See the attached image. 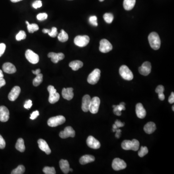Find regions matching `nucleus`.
<instances>
[{
  "instance_id": "obj_1",
  "label": "nucleus",
  "mask_w": 174,
  "mask_h": 174,
  "mask_svg": "<svg viewBox=\"0 0 174 174\" xmlns=\"http://www.w3.org/2000/svg\"><path fill=\"white\" fill-rule=\"evenodd\" d=\"M148 42L152 49L158 50L160 46V39L158 34L156 32L150 33L148 37Z\"/></svg>"
},
{
  "instance_id": "obj_2",
  "label": "nucleus",
  "mask_w": 174,
  "mask_h": 174,
  "mask_svg": "<svg viewBox=\"0 0 174 174\" xmlns=\"http://www.w3.org/2000/svg\"><path fill=\"white\" fill-rule=\"evenodd\" d=\"M139 141L136 139L132 140H124L121 143V147L123 149L126 150H132L137 151L139 148Z\"/></svg>"
},
{
  "instance_id": "obj_3",
  "label": "nucleus",
  "mask_w": 174,
  "mask_h": 174,
  "mask_svg": "<svg viewBox=\"0 0 174 174\" xmlns=\"http://www.w3.org/2000/svg\"><path fill=\"white\" fill-rule=\"evenodd\" d=\"M65 118L63 116L59 115L49 118L48 121V125L51 127L58 126L65 122Z\"/></svg>"
},
{
  "instance_id": "obj_4",
  "label": "nucleus",
  "mask_w": 174,
  "mask_h": 174,
  "mask_svg": "<svg viewBox=\"0 0 174 174\" xmlns=\"http://www.w3.org/2000/svg\"><path fill=\"white\" fill-rule=\"evenodd\" d=\"M48 90L49 93V101L50 104H55L58 102L60 99V94L57 92L56 89L54 86L50 85L48 87Z\"/></svg>"
},
{
  "instance_id": "obj_5",
  "label": "nucleus",
  "mask_w": 174,
  "mask_h": 174,
  "mask_svg": "<svg viewBox=\"0 0 174 174\" xmlns=\"http://www.w3.org/2000/svg\"><path fill=\"white\" fill-rule=\"evenodd\" d=\"M119 73L120 75L125 80L130 81L133 79V73L126 65H123L121 66L119 70Z\"/></svg>"
},
{
  "instance_id": "obj_6",
  "label": "nucleus",
  "mask_w": 174,
  "mask_h": 174,
  "mask_svg": "<svg viewBox=\"0 0 174 174\" xmlns=\"http://www.w3.org/2000/svg\"><path fill=\"white\" fill-rule=\"evenodd\" d=\"M101 75V71L99 69H94L89 75L87 79L89 83L92 85L96 84L99 80Z\"/></svg>"
},
{
  "instance_id": "obj_7",
  "label": "nucleus",
  "mask_w": 174,
  "mask_h": 174,
  "mask_svg": "<svg viewBox=\"0 0 174 174\" xmlns=\"http://www.w3.org/2000/svg\"><path fill=\"white\" fill-rule=\"evenodd\" d=\"M89 38L87 35H78L74 39V43L77 46L84 47L88 45L89 42Z\"/></svg>"
},
{
  "instance_id": "obj_8",
  "label": "nucleus",
  "mask_w": 174,
  "mask_h": 174,
  "mask_svg": "<svg viewBox=\"0 0 174 174\" xmlns=\"http://www.w3.org/2000/svg\"><path fill=\"white\" fill-rule=\"evenodd\" d=\"M100 100L98 97H94L91 99V104L89 105V111L92 114H96L99 109Z\"/></svg>"
},
{
  "instance_id": "obj_9",
  "label": "nucleus",
  "mask_w": 174,
  "mask_h": 174,
  "mask_svg": "<svg viewBox=\"0 0 174 174\" xmlns=\"http://www.w3.org/2000/svg\"><path fill=\"white\" fill-rule=\"evenodd\" d=\"M25 57L27 60L32 64H36L39 61V57L32 50L28 49L25 52Z\"/></svg>"
},
{
  "instance_id": "obj_10",
  "label": "nucleus",
  "mask_w": 174,
  "mask_h": 174,
  "mask_svg": "<svg viewBox=\"0 0 174 174\" xmlns=\"http://www.w3.org/2000/svg\"><path fill=\"white\" fill-rule=\"evenodd\" d=\"M112 166L114 170L119 171L126 168L127 164L123 160L117 158L113 160Z\"/></svg>"
},
{
  "instance_id": "obj_11",
  "label": "nucleus",
  "mask_w": 174,
  "mask_h": 174,
  "mask_svg": "<svg viewBox=\"0 0 174 174\" xmlns=\"http://www.w3.org/2000/svg\"><path fill=\"white\" fill-rule=\"evenodd\" d=\"M113 49V46L111 43H110L108 40H101L100 42L99 50L100 51L103 53H108L111 51Z\"/></svg>"
},
{
  "instance_id": "obj_12",
  "label": "nucleus",
  "mask_w": 174,
  "mask_h": 174,
  "mask_svg": "<svg viewBox=\"0 0 174 174\" xmlns=\"http://www.w3.org/2000/svg\"><path fill=\"white\" fill-rule=\"evenodd\" d=\"M76 135L75 130L71 126H67L65 128V130L60 132L59 136L60 137L63 139L68 138L69 137H73Z\"/></svg>"
},
{
  "instance_id": "obj_13",
  "label": "nucleus",
  "mask_w": 174,
  "mask_h": 174,
  "mask_svg": "<svg viewBox=\"0 0 174 174\" xmlns=\"http://www.w3.org/2000/svg\"><path fill=\"white\" fill-rule=\"evenodd\" d=\"M139 73L143 76H147L149 75L152 70V65L149 61H145L143 63L141 66L139 67Z\"/></svg>"
},
{
  "instance_id": "obj_14",
  "label": "nucleus",
  "mask_w": 174,
  "mask_h": 174,
  "mask_svg": "<svg viewBox=\"0 0 174 174\" xmlns=\"http://www.w3.org/2000/svg\"><path fill=\"white\" fill-rule=\"evenodd\" d=\"M87 144L88 147L93 149H98L101 147V144L93 136H89L87 139Z\"/></svg>"
},
{
  "instance_id": "obj_15",
  "label": "nucleus",
  "mask_w": 174,
  "mask_h": 174,
  "mask_svg": "<svg viewBox=\"0 0 174 174\" xmlns=\"http://www.w3.org/2000/svg\"><path fill=\"white\" fill-rule=\"evenodd\" d=\"M9 119V111L6 106H0V121L6 122Z\"/></svg>"
},
{
  "instance_id": "obj_16",
  "label": "nucleus",
  "mask_w": 174,
  "mask_h": 174,
  "mask_svg": "<svg viewBox=\"0 0 174 174\" xmlns=\"http://www.w3.org/2000/svg\"><path fill=\"white\" fill-rule=\"evenodd\" d=\"M21 92L20 87L18 86H15L8 94V97L9 100L11 101H15L18 98Z\"/></svg>"
},
{
  "instance_id": "obj_17",
  "label": "nucleus",
  "mask_w": 174,
  "mask_h": 174,
  "mask_svg": "<svg viewBox=\"0 0 174 174\" xmlns=\"http://www.w3.org/2000/svg\"><path fill=\"white\" fill-rule=\"evenodd\" d=\"M49 58H51V61L53 63H58L59 61L65 58V55L62 53H56L54 52H50L48 54Z\"/></svg>"
},
{
  "instance_id": "obj_18",
  "label": "nucleus",
  "mask_w": 174,
  "mask_h": 174,
  "mask_svg": "<svg viewBox=\"0 0 174 174\" xmlns=\"http://www.w3.org/2000/svg\"><path fill=\"white\" fill-rule=\"evenodd\" d=\"M91 97L89 95L86 94L83 96L82 102V109L84 112H87L89 111V105L91 104Z\"/></svg>"
},
{
  "instance_id": "obj_19",
  "label": "nucleus",
  "mask_w": 174,
  "mask_h": 174,
  "mask_svg": "<svg viewBox=\"0 0 174 174\" xmlns=\"http://www.w3.org/2000/svg\"><path fill=\"white\" fill-rule=\"evenodd\" d=\"M38 144L39 148L43 152H44L48 155L50 154L51 149L45 140L42 139H39L38 140Z\"/></svg>"
},
{
  "instance_id": "obj_20",
  "label": "nucleus",
  "mask_w": 174,
  "mask_h": 174,
  "mask_svg": "<svg viewBox=\"0 0 174 174\" xmlns=\"http://www.w3.org/2000/svg\"><path fill=\"white\" fill-rule=\"evenodd\" d=\"M136 114L139 119H144L146 116V111L141 103H138L136 105Z\"/></svg>"
},
{
  "instance_id": "obj_21",
  "label": "nucleus",
  "mask_w": 174,
  "mask_h": 174,
  "mask_svg": "<svg viewBox=\"0 0 174 174\" xmlns=\"http://www.w3.org/2000/svg\"><path fill=\"white\" fill-rule=\"evenodd\" d=\"M2 70L6 73H14L17 71L16 67L10 62H6L2 65Z\"/></svg>"
},
{
  "instance_id": "obj_22",
  "label": "nucleus",
  "mask_w": 174,
  "mask_h": 174,
  "mask_svg": "<svg viewBox=\"0 0 174 174\" xmlns=\"http://www.w3.org/2000/svg\"><path fill=\"white\" fill-rule=\"evenodd\" d=\"M73 89L72 88H63L62 91V96L63 98L67 100H71L73 98Z\"/></svg>"
},
{
  "instance_id": "obj_23",
  "label": "nucleus",
  "mask_w": 174,
  "mask_h": 174,
  "mask_svg": "<svg viewBox=\"0 0 174 174\" xmlns=\"http://www.w3.org/2000/svg\"><path fill=\"white\" fill-rule=\"evenodd\" d=\"M60 168L64 174H68L69 172L70 166L68 160H61L59 162Z\"/></svg>"
},
{
  "instance_id": "obj_24",
  "label": "nucleus",
  "mask_w": 174,
  "mask_h": 174,
  "mask_svg": "<svg viewBox=\"0 0 174 174\" xmlns=\"http://www.w3.org/2000/svg\"><path fill=\"white\" fill-rule=\"evenodd\" d=\"M95 160V157L93 155H85L82 156L79 160V163L82 165L92 163Z\"/></svg>"
},
{
  "instance_id": "obj_25",
  "label": "nucleus",
  "mask_w": 174,
  "mask_h": 174,
  "mask_svg": "<svg viewBox=\"0 0 174 174\" xmlns=\"http://www.w3.org/2000/svg\"><path fill=\"white\" fill-rule=\"evenodd\" d=\"M156 129V125L153 122H148L144 127V131L148 134H151L155 131Z\"/></svg>"
},
{
  "instance_id": "obj_26",
  "label": "nucleus",
  "mask_w": 174,
  "mask_h": 174,
  "mask_svg": "<svg viewBox=\"0 0 174 174\" xmlns=\"http://www.w3.org/2000/svg\"><path fill=\"white\" fill-rule=\"evenodd\" d=\"M136 0H124L123 7L126 10H131L135 6Z\"/></svg>"
},
{
  "instance_id": "obj_27",
  "label": "nucleus",
  "mask_w": 174,
  "mask_h": 174,
  "mask_svg": "<svg viewBox=\"0 0 174 174\" xmlns=\"http://www.w3.org/2000/svg\"><path fill=\"white\" fill-rule=\"evenodd\" d=\"M83 66V63L80 61L76 60L74 61H71L69 63V66L73 71H77L80 68H82Z\"/></svg>"
},
{
  "instance_id": "obj_28",
  "label": "nucleus",
  "mask_w": 174,
  "mask_h": 174,
  "mask_svg": "<svg viewBox=\"0 0 174 174\" xmlns=\"http://www.w3.org/2000/svg\"><path fill=\"white\" fill-rule=\"evenodd\" d=\"M16 148L21 152H23L25 150V146L24 145V140L22 138L18 139L16 143Z\"/></svg>"
},
{
  "instance_id": "obj_29",
  "label": "nucleus",
  "mask_w": 174,
  "mask_h": 174,
  "mask_svg": "<svg viewBox=\"0 0 174 174\" xmlns=\"http://www.w3.org/2000/svg\"><path fill=\"white\" fill-rule=\"evenodd\" d=\"M164 88L163 85H159L155 89V92L158 94L159 99L160 101H163L165 99V96L164 94Z\"/></svg>"
},
{
  "instance_id": "obj_30",
  "label": "nucleus",
  "mask_w": 174,
  "mask_h": 174,
  "mask_svg": "<svg viewBox=\"0 0 174 174\" xmlns=\"http://www.w3.org/2000/svg\"><path fill=\"white\" fill-rule=\"evenodd\" d=\"M68 34L63 30H61V33L58 35V39L61 42H66L68 40Z\"/></svg>"
},
{
  "instance_id": "obj_31",
  "label": "nucleus",
  "mask_w": 174,
  "mask_h": 174,
  "mask_svg": "<svg viewBox=\"0 0 174 174\" xmlns=\"http://www.w3.org/2000/svg\"><path fill=\"white\" fill-rule=\"evenodd\" d=\"M26 23L27 25V29L30 33H34V32L38 31L39 30V27L38 24H30L28 21H26Z\"/></svg>"
},
{
  "instance_id": "obj_32",
  "label": "nucleus",
  "mask_w": 174,
  "mask_h": 174,
  "mask_svg": "<svg viewBox=\"0 0 174 174\" xmlns=\"http://www.w3.org/2000/svg\"><path fill=\"white\" fill-rule=\"evenodd\" d=\"M43 76L42 73H39L38 75H36V77L33 80V85L34 86L37 87L41 84L43 81Z\"/></svg>"
},
{
  "instance_id": "obj_33",
  "label": "nucleus",
  "mask_w": 174,
  "mask_h": 174,
  "mask_svg": "<svg viewBox=\"0 0 174 174\" xmlns=\"http://www.w3.org/2000/svg\"><path fill=\"white\" fill-rule=\"evenodd\" d=\"M25 168L23 165H19L12 171V174H22L25 172Z\"/></svg>"
},
{
  "instance_id": "obj_34",
  "label": "nucleus",
  "mask_w": 174,
  "mask_h": 174,
  "mask_svg": "<svg viewBox=\"0 0 174 174\" xmlns=\"http://www.w3.org/2000/svg\"><path fill=\"white\" fill-rule=\"evenodd\" d=\"M104 19L108 24H110L114 19V16L111 13H105L103 16Z\"/></svg>"
},
{
  "instance_id": "obj_35",
  "label": "nucleus",
  "mask_w": 174,
  "mask_h": 174,
  "mask_svg": "<svg viewBox=\"0 0 174 174\" xmlns=\"http://www.w3.org/2000/svg\"><path fill=\"white\" fill-rule=\"evenodd\" d=\"M43 171L45 174H55L56 171L54 167H45L43 169Z\"/></svg>"
},
{
  "instance_id": "obj_36",
  "label": "nucleus",
  "mask_w": 174,
  "mask_h": 174,
  "mask_svg": "<svg viewBox=\"0 0 174 174\" xmlns=\"http://www.w3.org/2000/svg\"><path fill=\"white\" fill-rule=\"evenodd\" d=\"M26 34L24 31H20L16 36V39L17 41H21L22 40H24L26 39Z\"/></svg>"
},
{
  "instance_id": "obj_37",
  "label": "nucleus",
  "mask_w": 174,
  "mask_h": 174,
  "mask_svg": "<svg viewBox=\"0 0 174 174\" xmlns=\"http://www.w3.org/2000/svg\"><path fill=\"white\" fill-rule=\"evenodd\" d=\"M148 148L147 147H141L138 152V155L140 157H144L148 153Z\"/></svg>"
},
{
  "instance_id": "obj_38",
  "label": "nucleus",
  "mask_w": 174,
  "mask_h": 174,
  "mask_svg": "<svg viewBox=\"0 0 174 174\" xmlns=\"http://www.w3.org/2000/svg\"><path fill=\"white\" fill-rule=\"evenodd\" d=\"M89 22L92 25L94 26H97V18L95 16L90 17L89 18Z\"/></svg>"
},
{
  "instance_id": "obj_39",
  "label": "nucleus",
  "mask_w": 174,
  "mask_h": 174,
  "mask_svg": "<svg viewBox=\"0 0 174 174\" xmlns=\"http://www.w3.org/2000/svg\"><path fill=\"white\" fill-rule=\"evenodd\" d=\"M48 17V14L45 13H40L38 14L36 18L38 21H43L47 19Z\"/></svg>"
},
{
  "instance_id": "obj_40",
  "label": "nucleus",
  "mask_w": 174,
  "mask_h": 174,
  "mask_svg": "<svg viewBox=\"0 0 174 174\" xmlns=\"http://www.w3.org/2000/svg\"><path fill=\"white\" fill-rule=\"evenodd\" d=\"M48 34L51 38H55L56 36H57V35L58 34V31H57V28L52 27Z\"/></svg>"
},
{
  "instance_id": "obj_41",
  "label": "nucleus",
  "mask_w": 174,
  "mask_h": 174,
  "mask_svg": "<svg viewBox=\"0 0 174 174\" xmlns=\"http://www.w3.org/2000/svg\"><path fill=\"white\" fill-rule=\"evenodd\" d=\"M32 6L35 9L40 8V7H42V1H40V0H36V1L33 2V4H32Z\"/></svg>"
},
{
  "instance_id": "obj_42",
  "label": "nucleus",
  "mask_w": 174,
  "mask_h": 174,
  "mask_svg": "<svg viewBox=\"0 0 174 174\" xmlns=\"http://www.w3.org/2000/svg\"><path fill=\"white\" fill-rule=\"evenodd\" d=\"M6 143L5 139L0 135V149H4L6 147Z\"/></svg>"
},
{
  "instance_id": "obj_43",
  "label": "nucleus",
  "mask_w": 174,
  "mask_h": 174,
  "mask_svg": "<svg viewBox=\"0 0 174 174\" xmlns=\"http://www.w3.org/2000/svg\"><path fill=\"white\" fill-rule=\"evenodd\" d=\"M6 49V45L4 43L0 44V57L5 53Z\"/></svg>"
},
{
  "instance_id": "obj_44",
  "label": "nucleus",
  "mask_w": 174,
  "mask_h": 174,
  "mask_svg": "<svg viewBox=\"0 0 174 174\" xmlns=\"http://www.w3.org/2000/svg\"><path fill=\"white\" fill-rule=\"evenodd\" d=\"M32 105H33L32 101H31V100H28L25 102L24 107L25 109H31Z\"/></svg>"
},
{
  "instance_id": "obj_45",
  "label": "nucleus",
  "mask_w": 174,
  "mask_h": 174,
  "mask_svg": "<svg viewBox=\"0 0 174 174\" xmlns=\"http://www.w3.org/2000/svg\"><path fill=\"white\" fill-rule=\"evenodd\" d=\"M113 108H114L113 112H114L116 115L118 116H120L121 115V111L119 110L117 105H113Z\"/></svg>"
},
{
  "instance_id": "obj_46",
  "label": "nucleus",
  "mask_w": 174,
  "mask_h": 174,
  "mask_svg": "<svg viewBox=\"0 0 174 174\" xmlns=\"http://www.w3.org/2000/svg\"><path fill=\"white\" fill-rule=\"evenodd\" d=\"M39 115V112L38 110H36V111L33 112L32 114H31L30 119L31 120H34V119H36L38 116Z\"/></svg>"
},
{
  "instance_id": "obj_47",
  "label": "nucleus",
  "mask_w": 174,
  "mask_h": 174,
  "mask_svg": "<svg viewBox=\"0 0 174 174\" xmlns=\"http://www.w3.org/2000/svg\"><path fill=\"white\" fill-rule=\"evenodd\" d=\"M115 125L116 126L117 128H119L124 126H125V123H123V122L120 121L119 120H117L115 122Z\"/></svg>"
},
{
  "instance_id": "obj_48",
  "label": "nucleus",
  "mask_w": 174,
  "mask_h": 174,
  "mask_svg": "<svg viewBox=\"0 0 174 174\" xmlns=\"http://www.w3.org/2000/svg\"><path fill=\"white\" fill-rule=\"evenodd\" d=\"M125 104L124 102H122L119 105H117L119 110L121 111V110H125Z\"/></svg>"
},
{
  "instance_id": "obj_49",
  "label": "nucleus",
  "mask_w": 174,
  "mask_h": 174,
  "mask_svg": "<svg viewBox=\"0 0 174 174\" xmlns=\"http://www.w3.org/2000/svg\"><path fill=\"white\" fill-rule=\"evenodd\" d=\"M168 102L170 104H173L174 103V93L172 92L168 99Z\"/></svg>"
},
{
  "instance_id": "obj_50",
  "label": "nucleus",
  "mask_w": 174,
  "mask_h": 174,
  "mask_svg": "<svg viewBox=\"0 0 174 174\" xmlns=\"http://www.w3.org/2000/svg\"><path fill=\"white\" fill-rule=\"evenodd\" d=\"M6 84V82L5 79L4 78H0V88L1 87L5 86Z\"/></svg>"
},
{
  "instance_id": "obj_51",
  "label": "nucleus",
  "mask_w": 174,
  "mask_h": 174,
  "mask_svg": "<svg viewBox=\"0 0 174 174\" xmlns=\"http://www.w3.org/2000/svg\"><path fill=\"white\" fill-rule=\"evenodd\" d=\"M116 131L117 132L116 134V137L117 138H120V135H121V131L120 130V129H117L116 130Z\"/></svg>"
},
{
  "instance_id": "obj_52",
  "label": "nucleus",
  "mask_w": 174,
  "mask_h": 174,
  "mask_svg": "<svg viewBox=\"0 0 174 174\" xmlns=\"http://www.w3.org/2000/svg\"><path fill=\"white\" fill-rule=\"evenodd\" d=\"M40 72H41V70L40 69H37L35 71H34V70L32 71V73L34 75H38L39 73H40Z\"/></svg>"
},
{
  "instance_id": "obj_53",
  "label": "nucleus",
  "mask_w": 174,
  "mask_h": 174,
  "mask_svg": "<svg viewBox=\"0 0 174 174\" xmlns=\"http://www.w3.org/2000/svg\"><path fill=\"white\" fill-rule=\"evenodd\" d=\"M50 31V30L46 29H44L42 30V32H43V33H44V34H49Z\"/></svg>"
},
{
  "instance_id": "obj_54",
  "label": "nucleus",
  "mask_w": 174,
  "mask_h": 174,
  "mask_svg": "<svg viewBox=\"0 0 174 174\" xmlns=\"http://www.w3.org/2000/svg\"><path fill=\"white\" fill-rule=\"evenodd\" d=\"M4 77V74L2 73V71L1 70H0V78Z\"/></svg>"
},
{
  "instance_id": "obj_55",
  "label": "nucleus",
  "mask_w": 174,
  "mask_h": 174,
  "mask_svg": "<svg viewBox=\"0 0 174 174\" xmlns=\"http://www.w3.org/2000/svg\"><path fill=\"white\" fill-rule=\"evenodd\" d=\"M12 2H18L22 1V0H10Z\"/></svg>"
},
{
  "instance_id": "obj_56",
  "label": "nucleus",
  "mask_w": 174,
  "mask_h": 174,
  "mask_svg": "<svg viewBox=\"0 0 174 174\" xmlns=\"http://www.w3.org/2000/svg\"><path fill=\"white\" fill-rule=\"evenodd\" d=\"M69 171H71V172H72L73 171V169L72 168H70L69 169Z\"/></svg>"
},
{
  "instance_id": "obj_57",
  "label": "nucleus",
  "mask_w": 174,
  "mask_h": 174,
  "mask_svg": "<svg viewBox=\"0 0 174 174\" xmlns=\"http://www.w3.org/2000/svg\"><path fill=\"white\" fill-rule=\"evenodd\" d=\"M172 110H173V111H174V105H173V106H172Z\"/></svg>"
},
{
  "instance_id": "obj_58",
  "label": "nucleus",
  "mask_w": 174,
  "mask_h": 174,
  "mask_svg": "<svg viewBox=\"0 0 174 174\" xmlns=\"http://www.w3.org/2000/svg\"><path fill=\"white\" fill-rule=\"evenodd\" d=\"M104 0H99L100 2H103Z\"/></svg>"
},
{
  "instance_id": "obj_59",
  "label": "nucleus",
  "mask_w": 174,
  "mask_h": 174,
  "mask_svg": "<svg viewBox=\"0 0 174 174\" xmlns=\"http://www.w3.org/2000/svg\"><path fill=\"white\" fill-rule=\"evenodd\" d=\"M69 1H72V0H69Z\"/></svg>"
}]
</instances>
